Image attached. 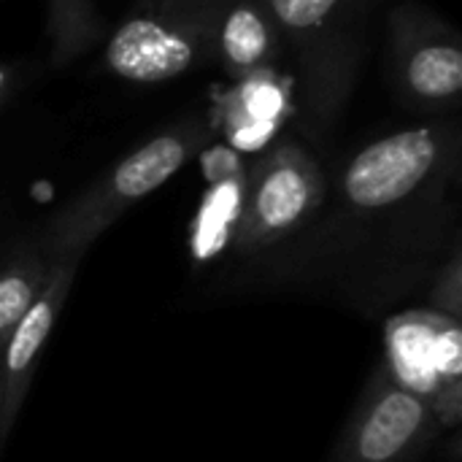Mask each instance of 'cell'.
Segmentation results:
<instances>
[{"label": "cell", "instance_id": "cell-1", "mask_svg": "<svg viewBox=\"0 0 462 462\" xmlns=\"http://www.w3.org/2000/svg\"><path fill=\"white\" fill-rule=\"evenodd\" d=\"M225 0H165L127 16L106 43V65L125 81L162 84L211 57Z\"/></svg>", "mask_w": 462, "mask_h": 462}, {"label": "cell", "instance_id": "cell-2", "mask_svg": "<svg viewBox=\"0 0 462 462\" xmlns=\"http://www.w3.org/2000/svg\"><path fill=\"white\" fill-rule=\"evenodd\" d=\"M441 143L430 127L393 133L365 146L344 173L346 198L360 208H384L409 198L433 171Z\"/></svg>", "mask_w": 462, "mask_h": 462}, {"label": "cell", "instance_id": "cell-3", "mask_svg": "<svg viewBox=\"0 0 462 462\" xmlns=\"http://www.w3.org/2000/svg\"><path fill=\"white\" fill-rule=\"evenodd\" d=\"M322 176L314 160L295 143L279 146L263 165L249 208L246 225L252 236H279L295 227L319 200Z\"/></svg>", "mask_w": 462, "mask_h": 462}, {"label": "cell", "instance_id": "cell-4", "mask_svg": "<svg viewBox=\"0 0 462 462\" xmlns=\"http://www.w3.org/2000/svg\"><path fill=\"white\" fill-rule=\"evenodd\" d=\"M279 46L282 38L265 0H233L222 5L211 54L233 79H249L265 70L276 60Z\"/></svg>", "mask_w": 462, "mask_h": 462}, {"label": "cell", "instance_id": "cell-5", "mask_svg": "<svg viewBox=\"0 0 462 462\" xmlns=\"http://www.w3.org/2000/svg\"><path fill=\"white\" fill-rule=\"evenodd\" d=\"M198 138L189 130H168L152 141H146L141 149H135L130 157H125L116 171L106 179L103 192L97 195V208H119L138 198H146L157 187H162L189 157Z\"/></svg>", "mask_w": 462, "mask_h": 462}, {"label": "cell", "instance_id": "cell-6", "mask_svg": "<svg viewBox=\"0 0 462 462\" xmlns=\"http://www.w3.org/2000/svg\"><path fill=\"white\" fill-rule=\"evenodd\" d=\"M401 81L417 103H455L462 89V51L457 41L444 35L411 38L401 51Z\"/></svg>", "mask_w": 462, "mask_h": 462}, {"label": "cell", "instance_id": "cell-7", "mask_svg": "<svg viewBox=\"0 0 462 462\" xmlns=\"http://www.w3.org/2000/svg\"><path fill=\"white\" fill-rule=\"evenodd\" d=\"M444 325V317L439 314H401L387 322V349L390 363L411 395H436L441 387V379L436 374V341L439 330Z\"/></svg>", "mask_w": 462, "mask_h": 462}, {"label": "cell", "instance_id": "cell-8", "mask_svg": "<svg viewBox=\"0 0 462 462\" xmlns=\"http://www.w3.org/2000/svg\"><path fill=\"white\" fill-rule=\"evenodd\" d=\"M422 422L425 403L417 395L406 390L387 393L360 430V457L365 462H387L395 457L414 439Z\"/></svg>", "mask_w": 462, "mask_h": 462}, {"label": "cell", "instance_id": "cell-9", "mask_svg": "<svg viewBox=\"0 0 462 462\" xmlns=\"http://www.w3.org/2000/svg\"><path fill=\"white\" fill-rule=\"evenodd\" d=\"M352 0H265V8L282 41H292L300 51L328 35Z\"/></svg>", "mask_w": 462, "mask_h": 462}, {"label": "cell", "instance_id": "cell-10", "mask_svg": "<svg viewBox=\"0 0 462 462\" xmlns=\"http://www.w3.org/2000/svg\"><path fill=\"white\" fill-rule=\"evenodd\" d=\"M95 0H49V41L51 62L68 65L100 38Z\"/></svg>", "mask_w": 462, "mask_h": 462}, {"label": "cell", "instance_id": "cell-11", "mask_svg": "<svg viewBox=\"0 0 462 462\" xmlns=\"http://www.w3.org/2000/svg\"><path fill=\"white\" fill-rule=\"evenodd\" d=\"M51 322H54L51 298H41L24 311V317L14 328V338H11L8 352H5L8 374H22L32 363V357L38 355L41 344L46 341V336L51 330Z\"/></svg>", "mask_w": 462, "mask_h": 462}, {"label": "cell", "instance_id": "cell-12", "mask_svg": "<svg viewBox=\"0 0 462 462\" xmlns=\"http://www.w3.org/2000/svg\"><path fill=\"white\" fill-rule=\"evenodd\" d=\"M233 203L236 200H219L200 217V227H198V236H195V254L200 260L211 257V254H217L222 249V244L227 238V222H230V214H233Z\"/></svg>", "mask_w": 462, "mask_h": 462}, {"label": "cell", "instance_id": "cell-13", "mask_svg": "<svg viewBox=\"0 0 462 462\" xmlns=\"http://www.w3.org/2000/svg\"><path fill=\"white\" fill-rule=\"evenodd\" d=\"M462 371V333L460 328L444 317V325L439 330L436 341V374L444 382H457Z\"/></svg>", "mask_w": 462, "mask_h": 462}, {"label": "cell", "instance_id": "cell-14", "mask_svg": "<svg viewBox=\"0 0 462 462\" xmlns=\"http://www.w3.org/2000/svg\"><path fill=\"white\" fill-rule=\"evenodd\" d=\"M32 306V284L24 276L0 279V330L16 328L24 311Z\"/></svg>", "mask_w": 462, "mask_h": 462}, {"label": "cell", "instance_id": "cell-15", "mask_svg": "<svg viewBox=\"0 0 462 462\" xmlns=\"http://www.w3.org/2000/svg\"><path fill=\"white\" fill-rule=\"evenodd\" d=\"M8 81H11V76H8V70L0 65V97L5 95V89H8Z\"/></svg>", "mask_w": 462, "mask_h": 462}]
</instances>
